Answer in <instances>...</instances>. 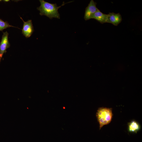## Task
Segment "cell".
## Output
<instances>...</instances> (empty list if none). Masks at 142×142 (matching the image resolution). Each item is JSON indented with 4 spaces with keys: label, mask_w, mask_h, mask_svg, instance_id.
I'll list each match as a JSON object with an SVG mask.
<instances>
[{
    "label": "cell",
    "mask_w": 142,
    "mask_h": 142,
    "mask_svg": "<svg viewBox=\"0 0 142 142\" xmlns=\"http://www.w3.org/2000/svg\"><path fill=\"white\" fill-rule=\"evenodd\" d=\"M39 1L40 5L37 9L40 11L39 14L41 16H45L51 19L53 18L60 19L58 9L67 3L63 2L61 5L58 6L56 3H50L44 0H39Z\"/></svg>",
    "instance_id": "1"
},
{
    "label": "cell",
    "mask_w": 142,
    "mask_h": 142,
    "mask_svg": "<svg viewBox=\"0 0 142 142\" xmlns=\"http://www.w3.org/2000/svg\"><path fill=\"white\" fill-rule=\"evenodd\" d=\"M96 116L100 129L104 126L108 124L111 121L113 116L112 109L104 107L99 108L97 110Z\"/></svg>",
    "instance_id": "2"
},
{
    "label": "cell",
    "mask_w": 142,
    "mask_h": 142,
    "mask_svg": "<svg viewBox=\"0 0 142 142\" xmlns=\"http://www.w3.org/2000/svg\"><path fill=\"white\" fill-rule=\"evenodd\" d=\"M8 35L7 31L3 32L0 43V62L4 54L7 52V49L10 46L8 41Z\"/></svg>",
    "instance_id": "3"
},
{
    "label": "cell",
    "mask_w": 142,
    "mask_h": 142,
    "mask_svg": "<svg viewBox=\"0 0 142 142\" xmlns=\"http://www.w3.org/2000/svg\"><path fill=\"white\" fill-rule=\"evenodd\" d=\"M97 3L91 0L88 6L86 8L84 18L87 21L91 19L92 15L99 9L96 6Z\"/></svg>",
    "instance_id": "4"
},
{
    "label": "cell",
    "mask_w": 142,
    "mask_h": 142,
    "mask_svg": "<svg viewBox=\"0 0 142 142\" xmlns=\"http://www.w3.org/2000/svg\"><path fill=\"white\" fill-rule=\"evenodd\" d=\"M20 18L23 22L22 33L26 38H29L31 36L34 31L32 20H28L27 21L25 22L21 17Z\"/></svg>",
    "instance_id": "5"
},
{
    "label": "cell",
    "mask_w": 142,
    "mask_h": 142,
    "mask_svg": "<svg viewBox=\"0 0 142 142\" xmlns=\"http://www.w3.org/2000/svg\"><path fill=\"white\" fill-rule=\"evenodd\" d=\"M122 21V17L120 13L112 12L107 14V23H111L116 26L121 23Z\"/></svg>",
    "instance_id": "6"
},
{
    "label": "cell",
    "mask_w": 142,
    "mask_h": 142,
    "mask_svg": "<svg viewBox=\"0 0 142 142\" xmlns=\"http://www.w3.org/2000/svg\"><path fill=\"white\" fill-rule=\"evenodd\" d=\"M91 19H94L101 24L107 23V14H104L99 9L92 16Z\"/></svg>",
    "instance_id": "7"
},
{
    "label": "cell",
    "mask_w": 142,
    "mask_h": 142,
    "mask_svg": "<svg viewBox=\"0 0 142 142\" xmlns=\"http://www.w3.org/2000/svg\"><path fill=\"white\" fill-rule=\"evenodd\" d=\"M128 130L129 132L137 133L140 129V125L139 123L133 120L128 123Z\"/></svg>",
    "instance_id": "8"
},
{
    "label": "cell",
    "mask_w": 142,
    "mask_h": 142,
    "mask_svg": "<svg viewBox=\"0 0 142 142\" xmlns=\"http://www.w3.org/2000/svg\"><path fill=\"white\" fill-rule=\"evenodd\" d=\"M10 27H17L10 25L8 22L4 21L0 18V31Z\"/></svg>",
    "instance_id": "9"
},
{
    "label": "cell",
    "mask_w": 142,
    "mask_h": 142,
    "mask_svg": "<svg viewBox=\"0 0 142 142\" xmlns=\"http://www.w3.org/2000/svg\"><path fill=\"white\" fill-rule=\"evenodd\" d=\"M9 0H3V1L4 2H8L9 1Z\"/></svg>",
    "instance_id": "10"
},
{
    "label": "cell",
    "mask_w": 142,
    "mask_h": 142,
    "mask_svg": "<svg viewBox=\"0 0 142 142\" xmlns=\"http://www.w3.org/2000/svg\"><path fill=\"white\" fill-rule=\"evenodd\" d=\"M2 0H0V2H1L2 1Z\"/></svg>",
    "instance_id": "11"
}]
</instances>
